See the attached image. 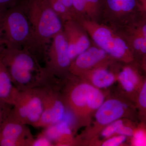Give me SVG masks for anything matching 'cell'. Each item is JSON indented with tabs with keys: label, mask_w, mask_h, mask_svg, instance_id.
<instances>
[{
	"label": "cell",
	"mask_w": 146,
	"mask_h": 146,
	"mask_svg": "<svg viewBox=\"0 0 146 146\" xmlns=\"http://www.w3.org/2000/svg\"><path fill=\"white\" fill-rule=\"evenodd\" d=\"M40 49L63 31V23L48 0H20Z\"/></svg>",
	"instance_id": "cell-1"
},
{
	"label": "cell",
	"mask_w": 146,
	"mask_h": 146,
	"mask_svg": "<svg viewBox=\"0 0 146 146\" xmlns=\"http://www.w3.org/2000/svg\"><path fill=\"white\" fill-rule=\"evenodd\" d=\"M5 45L29 52L39 49L28 18L20 0L3 12Z\"/></svg>",
	"instance_id": "cell-2"
},
{
	"label": "cell",
	"mask_w": 146,
	"mask_h": 146,
	"mask_svg": "<svg viewBox=\"0 0 146 146\" xmlns=\"http://www.w3.org/2000/svg\"><path fill=\"white\" fill-rule=\"evenodd\" d=\"M79 23L99 48L117 59L127 61L130 52L124 40L109 28L89 21L80 20Z\"/></svg>",
	"instance_id": "cell-3"
},
{
	"label": "cell",
	"mask_w": 146,
	"mask_h": 146,
	"mask_svg": "<svg viewBox=\"0 0 146 146\" xmlns=\"http://www.w3.org/2000/svg\"><path fill=\"white\" fill-rule=\"evenodd\" d=\"M104 94L90 83L76 85L69 95L71 106L77 114L88 115L96 112L105 100Z\"/></svg>",
	"instance_id": "cell-4"
},
{
	"label": "cell",
	"mask_w": 146,
	"mask_h": 146,
	"mask_svg": "<svg viewBox=\"0 0 146 146\" xmlns=\"http://www.w3.org/2000/svg\"><path fill=\"white\" fill-rule=\"evenodd\" d=\"M49 50V67L54 72L65 70L70 67L68 41L63 31L54 36Z\"/></svg>",
	"instance_id": "cell-5"
},
{
	"label": "cell",
	"mask_w": 146,
	"mask_h": 146,
	"mask_svg": "<svg viewBox=\"0 0 146 146\" xmlns=\"http://www.w3.org/2000/svg\"><path fill=\"white\" fill-rule=\"evenodd\" d=\"M84 29L74 20L63 23V31L68 42L69 56L73 61L90 47V42Z\"/></svg>",
	"instance_id": "cell-6"
},
{
	"label": "cell",
	"mask_w": 146,
	"mask_h": 146,
	"mask_svg": "<svg viewBox=\"0 0 146 146\" xmlns=\"http://www.w3.org/2000/svg\"><path fill=\"white\" fill-rule=\"evenodd\" d=\"M127 109L125 104L119 100H105L95 112L96 122L98 125L106 126L122 118Z\"/></svg>",
	"instance_id": "cell-7"
},
{
	"label": "cell",
	"mask_w": 146,
	"mask_h": 146,
	"mask_svg": "<svg viewBox=\"0 0 146 146\" xmlns=\"http://www.w3.org/2000/svg\"><path fill=\"white\" fill-rule=\"evenodd\" d=\"M107 54L99 47H89L73 60L70 69L75 73L83 74L102 62Z\"/></svg>",
	"instance_id": "cell-8"
},
{
	"label": "cell",
	"mask_w": 146,
	"mask_h": 146,
	"mask_svg": "<svg viewBox=\"0 0 146 146\" xmlns=\"http://www.w3.org/2000/svg\"><path fill=\"white\" fill-rule=\"evenodd\" d=\"M7 68L0 59V101L13 104L17 92Z\"/></svg>",
	"instance_id": "cell-9"
},
{
	"label": "cell",
	"mask_w": 146,
	"mask_h": 146,
	"mask_svg": "<svg viewBox=\"0 0 146 146\" xmlns=\"http://www.w3.org/2000/svg\"><path fill=\"white\" fill-rule=\"evenodd\" d=\"M82 74H85L89 83L100 89L111 86L116 79L113 73L102 68H96L91 71L89 70Z\"/></svg>",
	"instance_id": "cell-10"
},
{
	"label": "cell",
	"mask_w": 146,
	"mask_h": 146,
	"mask_svg": "<svg viewBox=\"0 0 146 146\" xmlns=\"http://www.w3.org/2000/svg\"><path fill=\"white\" fill-rule=\"evenodd\" d=\"M19 98L20 97L18 96ZM27 112V121L36 125L40 120L44 108L42 98L36 95H29L23 99Z\"/></svg>",
	"instance_id": "cell-11"
},
{
	"label": "cell",
	"mask_w": 146,
	"mask_h": 146,
	"mask_svg": "<svg viewBox=\"0 0 146 146\" xmlns=\"http://www.w3.org/2000/svg\"><path fill=\"white\" fill-rule=\"evenodd\" d=\"M25 129L14 117L2 123L0 127V138L22 140Z\"/></svg>",
	"instance_id": "cell-12"
},
{
	"label": "cell",
	"mask_w": 146,
	"mask_h": 146,
	"mask_svg": "<svg viewBox=\"0 0 146 146\" xmlns=\"http://www.w3.org/2000/svg\"><path fill=\"white\" fill-rule=\"evenodd\" d=\"M117 78L123 89L127 93L133 92L139 84L138 75L130 67L124 68L118 75Z\"/></svg>",
	"instance_id": "cell-13"
},
{
	"label": "cell",
	"mask_w": 146,
	"mask_h": 146,
	"mask_svg": "<svg viewBox=\"0 0 146 146\" xmlns=\"http://www.w3.org/2000/svg\"><path fill=\"white\" fill-rule=\"evenodd\" d=\"M6 67L10 74L13 82L21 85H26L32 80V72L13 65Z\"/></svg>",
	"instance_id": "cell-14"
},
{
	"label": "cell",
	"mask_w": 146,
	"mask_h": 146,
	"mask_svg": "<svg viewBox=\"0 0 146 146\" xmlns=\"http://www.w3.org/2000/svg\"><path fill=\"white\" fill-rule=\"evenodd\" d=\"M108 8L116 13H124L133 10L136 6V0H106Z\"/></svg>",
	"instance_id": "cell-15"
},
{
	"label": "cell",
	"mask_w": 146,
	"mask_h": 146,
	"mask_svg": "<svg viewBox=\"0 0 146 146\" xmlns=\"http://www.w3.org/2000/svg\"><path fill=\"white\" fill-rule=\"evenodd\" d=\"M52 8L61 19L63 23L70 20H74L75 13L67 8L60 0H48Z\"/></svg>",
	"instance_id": "cell-16"
},
{
	"label": "cell",
	"mask_w": 146,
	"mask_h": 146,
	"mask_svg": "<svg viewBox=\"0 0 146 146\" xmlns=\"http://www.w3.org/2000/svg\"><path fill=\"white\" fill-rule=\"evenodd\" d=\"M48 103L53 115V125L63 121L66 115V109L63 102L58 99H53Z\"/></svg>",
	"instance_id": "cell-17"
},
{
	"label": "cell",
	"mask_w": 146,
	"mask_h": 146,
	"mask_svg": "<svg viewBox=\"0 0 146 146\" xmlns=\"http://www.w3.org/2000/svg\"><path fill=\"white\" fill-rule=\"evenodd\" d=\"M123 120H117L104 127L101 131V136L106 139L112 136L117 135L118 130L124 123Z\"/></svg>",
	"instance_id": "cell-18"
},
{
	"label": "cell",
	"mask_w": 146,
	"mask_h": 146,
	"mask_svg": "<svg viewBox=\"0 0 146 146\" xmlns=\"http://www.w3.org/2000/svg\"><path fill=\"white\" fill-rule=\"evenodd\" d=\"M132 144L133 146H146V131L140 129L133 132Z\"/></svg>",
	"instance_id": "cell-19"
},
{
	"label": "cell",
	"mask_w": 146,
	"mask_h": 146,
	"mask_svg": "<svg viewBox=\"0 0 146 146\" xmlns=\"http://www.w3.org/2000/svg\"><path fill=\"white\" fill-rule=\"evenodd\" d=\"M126 136L116 135L105 139L102 144L103 146H118L122 145L126 141Z\"/></svg>",
	"instance_id": "cell-20"
},
{
	"label": "cell",
	"mask_w": 146,
	"mask_h": 146,
	"mask_svg": "<svg viewBox=\"0 0 146 146\" xmlns=\"http://www.w3.org/2000/svg\"><path fill=\"white\" fill-rule=\"evenodd\" d=\"M73 7L76 13L91 14L84 0H72Z\"/></svg>",
	"instance_id": "cell-21"
},
{
	"label": "cell",
	"mask_w": 146,
	"mask_h": 146,
	"mask_svg": "<svg viewBox=\"0 0 146 146\" xmlns=\"http://www.w3.org/2000/svg\"><path fill=\"white\" fill-rule=\"evenodd\" d=\"M133 46L135 49L146 54V40L142 35L135 38L133 41Z\"/></svg>",
	"instance_id": "cell-22"
},
{
	"label": "cell",
	"mask_w": 146,
	"mask_h": 146,
	"mask_svg": "<svg viewBox=\"0 0 146 146\" xmlns=\"http://www.w3.org/2000/svg\"><path fill=\"white\" fill-rule=\"evenodd\" d=\"M138 103L141 108L146 110V81L141 88L139 93Z\"/></svg>",
	"instance_id": "cell-23"
},
{
	"label": "cell",
	"mask_w": 146,
	"mask_h": 146,
	"mask_svg": "<svg viewBox=\"0 0 146 146\" xmlns=\"http://www.w3.org/2000/svg\"><path fill=\"white\" fill-rule=\"evenodd\" d=\"M133 132L134 131L133 129L130 126L126 125L124 123L118 130L117 135H123L126 137H130L133 136Z\"/></svg>",
	"instance_id": "cell-24"
},
{
	"label": "cell",
	"mask_w": 146,
	"mask_h": 146,
	"mask_svg": "<svg viewBox=\"0 0 146 146\" xmlns=\"http://www.w3.org/2000/svg\"><path fill=\"white\" fill-rule=\"evenodd\" d=\"M32 145L34 146H49L52 145V143L50 140L45 136L37 138Z\"/></svg>",
	"instance_id": "cell-25"
},
{
	"label": "cell",
	"mask_w": 146,
	"mask_h": 146,
	"mask_svg": "<svg viewBox=\"0 0 146 146\" xmlns=\"http://www.w3.org/2000/svg\"><path fill=\"white\" fill-rule=\"evenodd\" d=\"M90 13H94L100 5V0H84Z\"/></svg>",
	"instance_id": "cell-26"
},
{
	"label": "cell",
	"mask_w": 146,
	"mask_h": 146,
	"mask_svg": "<svg viewBox=\"0 0 146 146\" xmlns=\"http://www.w3.org/2000/svg\"><path fill=\"white\" fill-rule=\"evenodd\" d=\"M18 0H0V11L5 10L12 6Z\"/></svg>",
	"instance_id": "cell-27"
},
{
	"label": "cell",
	"mask_w": 146,
	"mask_h": 146,
	"mask_svg": "<svg viewBox=\"0 0 146 146\" xmlns=\"http://www.w3.org/2000/svg\"><path fill=\"white\" fill-rule=\"evenodd\" d=\"M4 11H0V48L5 45L2 23L3 13Z\"/></svg>",
	"instance_id": "cell-28"
},
{
	"label": "cell",
	"mask_w": 146,
	"mask_h": 146,
	"mask_svg": "<svg viewBox=\"0 0 146 146\" xmlns=\"http://www.w3.org/2000/svg\"><path fill=\"white\" fill-rule=\"evenodd\" d=\"M60 1L63 3L67 8L72 11L74 13H76L73 7L72 0H60Z\"/></svg>",
	"instance_id": "cell-29"
},
{
	"label": "cell",
	"mask_w": 146,
	"mask_h": 146,
	"mask_svg": "<svg viewBox=\"0 0 146 146\" xmlns=\"http://www.w3.org/2000/svg\"><path fill=\"white\" fill-rule=\"evenodd\" d=\"M142 36L146 40V24L142 28Z\"/></svg>",
	"instance_id": "cell-30"
},
{
	"label": "cell",
	"mask_w": 146,
	"mask_h": 146,
	"mask_svg": "<svg viewBox=\"0 0 146 146\" xmlns=\"http://www.w3.org/2000/svg\"><path fill=\"white\" fill-rule=\"evenodd\" d=\"M2 102L0 101V127H1V125L3 122L2 119V111L1 106V103Z\"/></svg>",
	"instance_id": "cell-31"
},
{
	"label": "cell",
	"mask_w": 146,
	"mask_h": 146,
	"mask_svg": "<svg viewBox=\"0 0 146 146\" xmlns=\"http://www.w3.org/2000/svg\"><path fill=\"white\" fill-rule=\"evenodd\" d=\"M145 6L146 9V1H145Z\"/></svg>",
	"instance_id": "cell-32"
}]
</instances>
